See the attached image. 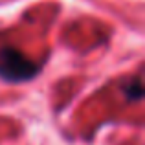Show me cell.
I'll use <instances>...</instances> for the list:
<instances>
[{
	"label": "cell",
	"mask_w": 145,
	"mask_h": 145,
	"mask_svg": "<svg viewBox=\"0 0 145 145\" xmlns=\"http://www.w3.org/2000/svg\"><path fill=\"white\" fill-rule=\"evenodd\" d=\"M39 74V64L29 61L13 46L0 48V79L9 83H22Z\"/></svg>",
	"instance_id": "obj_1"
},
{
	"label": "cell",
	"mask_w": 145,
	"mask_h": 145,
	"mask_svg": "<svg viewBox=\"0 0 145 145\" xmlns=\"http://www.w3.org/2000/svg\"><path fill=\"white\" fill-rule=\"evenodd\" d=\"M123 94H125V97H127L129 101H138V99H142V96H143L142 79H140V77L131 79V81L123 86Z\"/></svg>",
	"instance_id": "obj_2"
}]
</instances>
